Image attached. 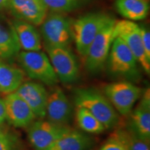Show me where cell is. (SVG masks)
Wrapping results in <instances>:
<instances>
[{
  "instance_id": "1",
  "label": "cell",
  "mask_w": 150,
  "mask_h": 150,
  "mask_svg": "<svg viewBox=\"0 0 150 150\" xmlns=\"http://www.w3.org/2000/svg\"><path fill=\"white\" fill-rule=\"evenodd\" d=\"M74 102L76 106L87 109L102 122L106 129H115L120 117L107 97L93 88H80L74 91Z\"/></svg>"
},
{
  "instance_id": "2",
  "label": "cell",
  "mask_w": 150,
  "mask_h": 150,
  "mask_svg": "<svg viewBox=\"0 0 150 150\" xmlns=\"http://www.w3.org/2000/svg\"><path fill=\"white\" fill-rule=\"evenodd\" d=\"M108 73L112 76L136 81L140 77L138 61L129 48L119 37H115L106 63Z\"/></svg>"
},
{
  "instance_id": "3",
  "label": "cell",
  "mask_w": 150,
  "mask_h": 150,
  "mask_svg": "<svg viewBox=\"0 0 150 150\" xmlns=\"http://www.w3.org/2000/svg\"><path fill=\"white\" fill-rule=\"evenodd\" d=\"M112 18L103 13H91L72 22L73 40L82 58L85 59L94 39Z\"/></svg>"
},
{
  "instance_id": "4",
  "label": "cell",
  "mask_w": 150,
  "mask_h": 150,
  "mask_svg": "<svg viewBox=\"0 0 150 150\" xmlns=\"http://www.w3.org/2000/svg\"><path fill=\"white\" fill-rule=\"evenodd\" d=\"M18 57L24 72L29 78L49 86H54L58 83L59 79L45 52L22 51L19 52Z\"/></svg>"
},
{
  "instance_id": "5",
  "label": "cell",
  "mask_w": 150,
  "mask_h": 150,
  "mask_svg": "<svg viewBox=\"0 0 150 150\" xmlns=\"http://www.w3.org/2000/svg\"><path fill=\"white\" fill-rule=\"evenodd\" d=\"M115 21L112 18L99 31L90 46L85 58V67L92 74L99 73L106 67L110 47L115 39Z\"/></svg>"
},
{
  "instance_id": "6",
  "label": "cell",
  "mask_w": 150,
  "mask_h": 150,
  "mask_svg": "<svg viewBox=\"0 0 150 150\" xmlns=\"http://www.w3.org/2000/svg\"><path fill=\"white\" fill-rule=\"evenodd\" d=\"M40 31L45 47H69L73 40L72 22L61 13L47 16L40 24Z\"/></svg>"
},
{
  "instance_id": "7",
  "label": "cell",
  "mask_w": 150,
  "mask_h": 150,
  "mask_svg": "<svg viewBox=\"0 0 150 150\" xmlns=\"http://www.w3.org/2000/svg\"><path fill=\"white\" fill-rule=\"evenodd\" d=\"M104 95L114 108L122 115H127L132 110L142 95V89L129 81H118L104 87Z\"/></svg>"
},
{
  "instance_id": "8",
  "label": "cell",
  "mask_w": 150,
  "mask_h": 150,
  "mask_svg": "<svg viewBox=\"0 0 150 150\" xmlns=\"http://www.w3.org/2000/svg\"><path fill=\"white\" fill-rule=\"evenodd\" d=\"M114 35L115 38L119 37L126 43L142 70L149 74L150 59L147 56L143 47L139 24L128 20L115 21Z\"/></svg>"
},
{
  "instance_id": "9",
  "label": "cell",
  "mask_w": 150,
  "mask_h": 150,
  "mask_svg": "<svg viewBox=\"0 0 150 150\" xmlns=\"http://www.w3.org/2000/svg\"><path fill=\"white\" fill-rule=\"evenodd\" d=\"M48 57L59 81L72 83L78 79L79 67L73 52L68 47H45Z\"/></svg>"
},
{
  "instance_id": "10",
  "label": "cell",
  "mask_w": 150,
  "mask_h": 150,
  "mask_svg": "<svg viewBox=\"0 0 150 150\" xmlns=\"http://www.w3.org/2000/svg\"><path fill=\"white\" fill-rule=\"evenodd\" d=\"M70 129L67 125H57L47 120L33 121L28 127V140L35 150H45Z\"/></svg>"
},
{
  "instance_id": "11",
  "label": "cell",
  "mask_w": 150,
  "mask_h": 150,
  "mask_svg": "<svg viewBox=\"0 0 150 150\" xmlns=\"http://www.w3.org/2000/svg\"><path fill=\"white\" fill-rule=\"evenodd\" d=\"M4 101L6 120L13 127L25 128L36 119L29 105L16 92L6 95Z\"/></svg>"
},
{
  "instance_id": "12",
  "label": "cell",
  "mask_w": 150,
  "mask_h": 150,
  "mask_svg": "<svg viewBox=\"0 0 150 150\" xmlns=\"http://www.w3.org/2000/svg\"><path fill=\"white\" fill-rule=\"evenodd\" d=\"M72 115V107L64 92L54 86L47 99L45 117L47 120L57 125H67Z\"/></svg>"
},
{
  "instance_id": "13",
  "label": "cell",
  "mask_w": 150,
  "mask_h": 150,
  "mask_svg": "<svg viewBox=\"0 0 150 150\" xmlns=\"http://www.w3.org/2000/svg\"><path fill=\"white\" fill-rule=\"evenodd\" d=\"M18 20L39 26L47 16L46 5L42 0H8V6Z\"/></svg>"
},
{
  "instance_id": "14",
  "label": "cell",
  "mask_w": 150,
  "mask_h": 150,
  "mask_svg": "<svg viewBox=\"0 0 150 150\" xmlns=\"http://www.w3.org/2000/svg\"><path fill=\"white\" fill-rule=\"evenodd\" d=\"M29 106L36 118L45 117V110L48 92L40 82H23L16 91Z\"/></svg>"
},
{
  "instance_id": "15",
  "label": "cell",
  "mask_w": 150,
  "mask_h": 150,
  "mask_svg": "<svg viewBox=\"0 0 150 150\" xmlns=\"http://www.w3.org/2000/svg\"><path fill=\"white\" fill-rule=\"evenodd\" d=\"M140 102L131 112L127 128L142 139L149 142L150 138V91L142 93Z\"/></svg>"
},
{
  "instance_id": "16",
  "label": "cell",
  "mask_w": 150,
  "mask_h": 150,
  "mask_svg": "<svg viewBox=\"0 0 150 150\" xmlns=\"http://www.w3.org/2000/svg\"><path fill=\"white\" fill-rule=\"evenodd\" d=\"M92 145L89 136L70 128L45 150H88Z\"/></svg>"
},
{
  "instance_id": "17",
  "label": "cell",
  "mask_w": 150,
  "mask_h": 150,
  "mask_svg": "<svg viewBox=\"0 0 150 150\" xmlns=\"http://www.w3.org/2000/svg\"><path fill=\"white\" fill-rule=\"evenodd\" d=\"M12 24L20 47L24 51H40L42 49L41 36L33 24L18 19Z\"/></svg>"
},
{
  "instance_id": "18",
  "label": "cell",
  "mask_w": 150,
  "mask_h": 150,
  "mask_svg": "<svg viewBox=\"0 0 150 150\" xmlns=\"http://www.w3.org/2000/svg\"><path fill=\"white\" fill-rule=\"evenodd\" d=\"M20 49L12 22L0 17V59H10L18 56Z\"/></svg>"
},
{
  "instance_id": "19",
  "label": "cell",
  "mask_w": 150,
  "mask_h": 150,
  "mask_svg": "<svg viewBox=\"0 0 150 150\" xmlns=\"http://www.w3.org/2000/svg\"><path fill=\"white\" fill-rule=\"evenodd\" d=\"M24 79L23 70L0 59V93L8 95L16 92L24 82Z\"/></svg>"
},
{
  "instance_id": "20",
  "label": "cell",
  "mask_w": 150,
  "mask_h": 150,
  "mask_svg": "<svg viewBox=\"0 0 150 150\" xmlns=\"http://www.w3.org/2000/svg\"><path fill=\"white\" fill-rule=\"evenodd\" d=\"M115 7L122 16L131 21L144 20L149 10L148 0H116Z\"/></svg>"
},
{
  "instance_id": "21",
  "label": "cell",
  "mask_w": 150,
  "mask_h": 150,
  "mask_svg": "<svg viewBox=\"0 0 150 150\" xmlns=\"http://www.w3.org/2000/svg\"><path fill=\"white\" fill-rule=\"evenodd\" d=\"M110 137L118 140L127 150H149V142L140 138L128 128L115 129Z\"/></svg>"
},
{
  "instance_id": "22",
  "label": "cell",
  "mask_w": 150,
  "mask_h": 150,
  "mask_svg": "<svg viewBox=\"0 0 150 150\" xmlns=\"http://www.w3.org/2000/svg\"><path fill=\"white\" fill-rule=\"evenodd\" d=\"M76 120L79 127L88 134H99L106 130L102 122L83 107L76 106Z\"/></svg>"
},
{
  "instance_id": "23",
  "label": "cell",
  "mask_w": 150,
  "mask_h": 150,
  "mask_svg": "<svg viewBox=\"0 0 150 150\" xmlns=\"http://www.w3.org/2000/svg\"><path fill=\"white\" fill-rule=\"evenodd\" d=\"M24 148L18 134L0 126V150H24Z\"/></svg>"
},
{
  "instance_id": "24",
  "label": "cell",
  "mask_w": 150,
  "mask_h": 150,
  "mask_svg": "<svg viewBox=\"0 0 150 150\" xmlns=\"http://www.w3.org/2000/svg\"><path fill=\"white\" fill-rule=\"evenodd\" d=\"M47 8L56 13L69 12L79 6L82 0H42Z\"/></svg>"
},
{
  "instance_id": "25",
  "label": "cell",
  "mask_w": 150,
  "mask_h": 150,
  "mask_svg": "<svg viewBox=\"0 0 150 150\" xmlns=\"http://www.w3.org/2000/svg\"><path fill=\"white\" fill-rule=\"evenodd\" d=\"M140 26V35H141L142 42L145 49V53L150 59V33L149 29L143 25Z\"/></svg>"
},
{
  "instance_id": "26",
  "label": "cell",
  "mask_w": 150,
  "mask_h": 150,
  "mask_svg": "<svg viewBox=\"0 0 150 150\" xmlns=\"http://www.w3.org/2000/svg\"><path fill=\"white\" fill-rule=\"evenodd\" d=\"M99 150H127L118 140L110 137L109 139L101 147Z\"/></svg>"
},
{
  "instance_id": "27",
  "label": "cell",
  "mask_w": 150,
  "mask_h": 150,
  "mask_svg": "<svg viewBox=\"0 0 150 150\" xmlns=\"http://www.w3.org/2000/svg\"><path fill=\"white\" fill-rule=\"evenodd\" d=\"M6 121V110L4 99L0 98V126Z\"/></svg>"
},
{
  "instance_id": "28",
  "label": "cell",
  "mask_w": 150,
  "mask_h": 150,
  "mask_svg": "<svg viewBox=\"0 0 150 150\" xmlns=\"http://www.w3.org/2000/svg\"><path fill=\"white\" fill-rule=\"evenodd\" d=\"M8 0H0V10L8 6Z\"/></svg>"
}]
</instances>
